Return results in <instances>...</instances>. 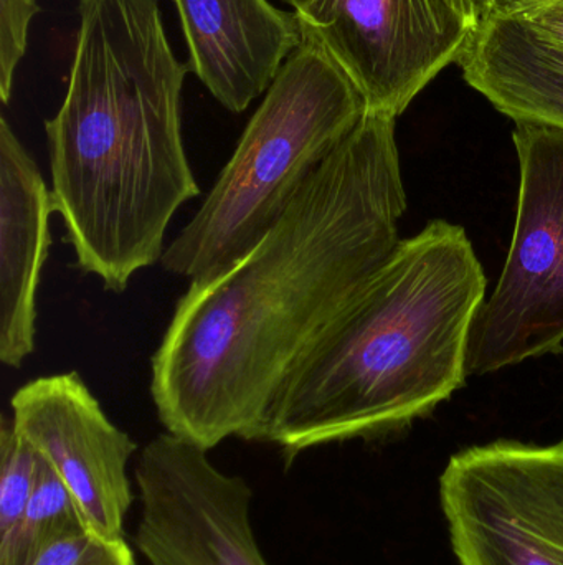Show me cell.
<instances>
[{"label": "cell", "instance_id": "obj_19", "mask_svg": "<svg viewBox=\"0 0 563 565\" xmlns=\"http://www.w3.org/2000/svg\"><path fill=\"white\" fill-rule=\"evenodd\" d=\"M491 2L492 15H511V13H516L524 7L544 2V0H491Z\"/></svg>", "mask_w": 563, "mask_h": 565}, {"label": "cell", "instance_id": "obj_8", "mask_svg": "<svg viewBox=\"0 0 563 565\" xmlns=\"http://www.w3.org/2000/svg\"><path fill=\"white\" fill-rule=\"evenodd\" d=\"M207 454L169 431L142 448L136 547L149 565H268L251 526L253 491Z\"/></svg>", "mask_w": 563, "mask_h": 565}, {"label": "cell", "instance_id": "obj_16", "mask_svg": "<svg viewBox=\"0 0 563 565\" xmlns=\"http://www.w3.org/2000/svg\"><path fill=\"white\" fill-rule=\"evenodd\" d=\"M40 12L36 0H0V98L12 96L13 75L29 45V26Z\"/></svg>", "mask_w": 563, "mask_h": 565}, {"label": "cell", "instance_id": "obj_9", "mask_svg": "<svg viewBox=\"0 0 563 565\" xmlns=\"http://www.w3.org/2000/svg\"><path fill=\"white\" fill-rule=\"evenodd\" d=\"M10 407L13 427L58 475L85 526L105 540H124L132 503L128 463L138 445L109 420L82 375L30 381Z\"/></svg>", "mask_w": 563, "mask_h": 565}, {"label": "cell", "instance_id": "obj_7", "mask_svg": "<svg viewBox=\"0 0 563 565\" xmlns=\"http://www.w3.org/2000/svg\"><path fill=\"white\" fill-rule=\"evenodd\" d=\"M294 13L303 42L353 79L367 113L396 119L478 33L455 0H311Z\"/></svg>", "mask_w": 563, "mask_h": 565}, {"label": "cell", "instance_id": "obj_14", "mask_svg": "<svg viewBox=\"0 0 563 565\" xmlns=\"http://www.w3.org/2000/svg\"><path fill=\"white\" fill-rule=\"evenodd\" d=\"M39 455L2 418L0 427V547L15 536L35 488Z\"/></svg>", "mask_w": 563, "mask_h": 565}, {"label": "cell", "instance_id": "obj_1", "mask_svg": "<svg viewBox=\"0 0 563 565\" xmlns=\"http://www.w3.org/2000/svg\"><path fill=\"white\" fill-rule=\"evenodd\" d=\"M405 211L396 118L367 113L251 250L178 299L151 361L165 431L205 451L263 441L284 382L396 250Z\"/></svg>", "mask_w": 563, "mask_h": 565}, {"label": "cell", "instance_id": "obj_11", "mask_svg": "<svg viewBox=\"0 0 563 565\" xmlns=\"http://www.w3.org/2000/svg\"><path fill=\"white\" fill-rule=\"evenodd\" d=\"M52 192L0 118V361L19 369L35 349L36 295L48 257Z\"/></svg>", "mask_w": 563, "mask_h": 565}, {"label": "cell", "instance_id": "obj_20", "mask_svg": "<svg viewBox=\"0 0 563 565\" xmlns=\"http://www.w3.org/2000/svg\"><path fill=\"white\" fill-rule=\"evenodd\" d=\"M284 2H286L288 6L293 7L294 12H296V10L303 9L304 6H307L311 0H284Z\"/></svg>", "mask_w": 563, "mask_h": 565}, {"label": "cell", "instance_id": "obj_13", "mask_svg": "<svg viewBox=\"0 0 563 565\" xmlns=\"http://www.w3.org/2000/svg\"><path fill=\"white\" fill-rule=\"evenodd\" d=\"M83 527L86 526L72 494L58 475L39 457L29 508L15 536L0 547V565H30L50 543Z\"/></svg>", "mask_w": 563, "mask_h": 565}, {"label": "cell", "instance_id": "obj_17", "mask_svg": "<svg viewBox=\"0 0 563 565\" xmlns=\"http://www.w3.org/2000/svg\"><path fill=\"white\" fill-rule=\"evenodd\" d=\"M511 15L528 23L535 32L563 50V0L532 3Z\"/></svg>", "mask_w": 563, "mask_h": 565}, {"label": "cell", "instance_id": "obj_2", "mask_svg": "<svg viewBox=\"0 0 563 565\" xmlns=\"http://www.w3.org/2000/svg\"><path fill=\"white\" fill-rule=\"evenodd\" d=\"M68 88L46 119L52 199L85 274L122 292L201 194L182 139L187 63L159 0H79Z\"/></svg>", "mask_w": 563, "mask_h": 565}, {"label": "cell", "instance_id": "obj_3", "mask_svg": "<svg viewBox=\"0 0 563 565\" xmlns=\"http://www.w3.org/2000/svg\"><path fill=\"white\" fill-rule=\"evenodd\" d=\"M485 270L465 228L432 221L400 241L288 377L263 441L288 465L432 414L465 385Z\"/></svg>", "mask_w": 563, "mask_h": 565}, {"label": "cell", "instance_id": "obj_4", "mask_svg": "<svg viewBox=\"0 0 563 565\" xmlns=\"http://www.w3.org/2000/svg\"><path fill=\"white\" fill-rule=\"evenodd\" d=\"M367 115L353 79L314 43L284 63L197 214L162 255L188 280L255 247Z\"/></svg>", "mask_w": 563, "mask_h": 565}, {"label": "cell", "instance_id": "obj_6", "mask_svg": "<svg viewBox=\"0 0 563 565\" xmlns=\"http://www.w3.org/2000/svg\"><path fill=\"white\" fill-rule=\"evenodd\" d=\"M440 501L459 565H563V440L453 455Z\"/></svg>", "mask_w": 563, "mask_h": 565}, {"label": "cell", "instance_id": "obj_10", "mask_svg": "<svg viewBox=\"0 0 563 565\" xmlns=\"http://www.w3.org/2000/svg\"><path fill=\"white\" fill-rule=\"evenodd\" d=\"M187 66L224 108L243 113L303 45L296 13L268 0H172Z\"/></svg>", "mask_w": 563, "mask_h": 565}, {"label": "cell", "instance_id": "obj_5", "mask_svg": "<svg viewBox=\"0 0 563 565\" xmlns=\"http://www.w3.org/2000/svg\"><path fill=\"white\" fill-rule=\"evenodd\" d=\"M518 212L501 278L469 341V374H491L563 345V131L516 122Z\"/></svg>", "mask_w": 563, "mask_h": 565}, {"label": "cell", "instance_id": "obj_15", "mask_svg": "<svg viewBox=\"0 0 563 565\" xmlns=\"http://www.w3.org/2000/svg\"><path fill=\"white\" fill-rule=\"evenodd\" d=\"M30 565H136V559L124 540H105L83 527L50 543Z\"/></svg>", "mask_w": 563, "mask_h": 565}, {"label": "cell", "instance_id": "obj_18", "mask_svg": "<svg viewBox=\"0 0 563 565\" xmlns=\"http://www.w3.org/2000/svg\"><path fill=\"white\" fill-rule=\"evenodd\" d=\"M455 3L476 30L481 29L483 23L492 15L491 0H455Z\"/></svg>", "mask_w": 563, "mask_h": 565}, {"label": "cell", "instance_id": "obj_12", "mask_svg": "<svg viewBox=\"0 0 563 565\" xmlns=\"http://www.w3.org/2000/svg\"><path fill=\"white\" fill-rule=\"evenodd\" d=\"M459 63L468 85L502 115L563 131V50L528 23L489 17Z\"/></svg>", "mask_w": 563, "mask_h": 565}]
</instances>
